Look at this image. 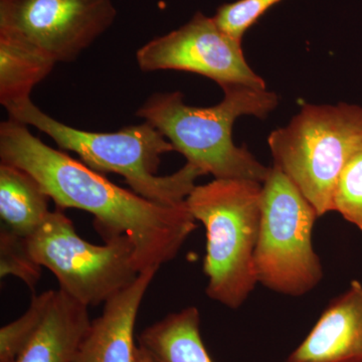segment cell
Wrapping results in <instances>:
<instances>
[{
    "label": "cell",
    "instance_id": "cell-1",
    "mask_svg": "<svg viewBox=\"0 0 362 362\" xmlns=\"http://www.w3.org/2000/svg\"><path fill=\"white\" fill-rule=\"evenodd\" d=\"M8 119L0 124V158L35 178L58 209L94 216L104 240L125 235L134 247L139 273L160 268L176 258L197 228L187 204L168 206L124 189L83 162L52 148Z\"/></svg>",
    "mask_w": 362,
    "mask_h": 362
},
{
    "label": "cell",
    "instance_id": "cell-2",
    "mask_svg": "<svg viewBox=\"0 0 362 362\" xmlns=\"http://www.w3.org/2000/svg\"><path fill=\"white\" fill-rule=\"evenodd\" d=\"M223 101L213 107L188 106L182 93H157L146 100L136 116L151 124L206 175L218 180H249L263 183L271 168L257 160L233 140V126L240 116L265 119L279 104L267 89L226 86Z\"/></svg>",
    "mask_w": 362,
    "mask_h": 362
},
{
    "label": "cell",
    "instance_id": "cell-3",
    "mask_svg": "<svg viewBox=\"0 0 362 362\" xmlns=\"http://www.w3.org/2000/svg\"><path fill=\"white\" fill-rule=\"evenodd\" d=\"M6 109L9 119L37 128L59 148L77 153L93 170L123 176L132 192L149 201L168 206L185 204L197 185L195 181L204 175L189 163L173 175H156L161 156L175 150L148 122L128 126L117 132H90L59 122L30 99Z\"/></svg>",
    "mask_w": 362,
    "mask_h": 362
},
{
    "label": "cell",
    "instance_id": "cell-4",
    "mask_svg": "<svg viewBox=\"0 0 362 362\" xmlns=\"http://www.w3.org/2000/svg\"><path fill=\"white\" fill-rule=\"evenodd\" d=\"M262 197L258 181L214 178L195 185L187 199L190 214L206 228V295L230 309L240 308L258 284L254 256Z\"/></svg>",
    "mask_w": 362,
    "mask_h": 362
},
{
    "label": "cell",
    "instance_id": "cell-5",
    "mask_svg": "<svg viewBox=\"0 0 362 362\" xmlns=\"http://www.w3.org/2000/svg\"><path fill=\"white\" fill-rule=\"evenodd\" d=\"M274 166L285 173L319 216L334 211L335 188L362 147V107L306 104L268 138Z\"/></svg>",
    "mask_w": 362,
    "mask_h": 362
},
{
    "label": "cell",
    "instance_id": "cell-6",
    "mask_svg": "<svg viewBox=\"0 0 362 362\" xmlns=\"http://www.w3.org/2000/svg\"><path fill=\"white\" fill-rule=\"evenodd\" d=\"M320 218L310 202L276 166L263 182L262 214L255 250L258 284L286 296L315 289L323 267L313 247L314 225Z\"/></svg>",
    "mask_w": 362,
    "mask_h": 362
},
{
    "label": "cell",
    "instance_id": "cell-7",
    "mask_svg": "<svg viewBox=\"0 0 362 362\" xmlns=\"http://www.w3.org/2000/svg\"><path fill=\"white\" fill-rule=\"evenodd\" d=\"M28 246L33 259L58 279L59 289L87 307L106 303L140 274L127 237L110 238L101 246L90 244L61 209L49 214L28 238Z\"/></svg>",
    "mask_w": 362,
    "mask_h": 362
},
{
    "label": "cell",
    "instance_id": "cell-8",
    "mask_svg": "<svg viewBox=\"0 0 362 362\" xmlns=\"http://www.w3.org/2000/svg\"><path fill=\"white\" fill-rule=\"evenodd\" d=\"M140 70L199 74L226 86L266 89V83L249 66L242 42L221 30L213 18L195 13L178 30L150 40L136 54Z\"/></svg>",
    "mask_w": 362,
    "mask_h": 362
},
{
    "label": "cell",
    "instance_id": "cell-9",
    "mask_svg": "<svg viewBox=\"0 0 362 362\" xmlns=\"http://www.w3.org/2000/svg\"><path fill=\"white\" fill-rule=\"evenodd\" d=\"M112 0H0V30L16 33L71 63L115 21Z\"/></svg>",
    "mask_w": 362,
    "mask_h": 362
},
{
    "label": "cell",
    "instance_id": "cell-10",
    "mask_svg": "<svg viewBox=\"0 0 362 362\" xmlns=\"http://www.w3.org/2000/svg\"><path fill=\"white\" fill-rule=\"evenodd\" d=\"M157 272H142L104 304L101 316L90 321L74 362H140L134 339L136 318Z\"/></svg>",
    "mask_w": 362,
    "mask_h": 362
},
{
    "label": "cell",
    "instance_id": "cell-11",
    "mask_svg": "<svg viewBox=\"0 0 362 362\" xmlns=\"http://www.w3.org/2000/svg\"><path fill=\"white\" fill-rule=\"evenodd\" d=\"M285 362H362V284L334 298Z\"/></svg>",
    "mask_w": 362,
    "mask_h": 362
},
{
    "label": "cell",
    "instance_id": "cell-12",
    "mask_svg": "<svg viewBox=\"0 0 362 362\" xmlns=\"http://www.w3.org/2000/svg\"><path fill=\"white\" fill-rule=\"evenodd\" d=\"M90 324L88 307L56 290L42 323L13 362H74Z\"/></svg>",
    "mask_w": 362,
    "mask_h": 362
},
{
    "label": "cell",
    "instance_id": "cell-13",
    "mask_svg": "<svg viewBox=\"0 0 362 362\" xmlns=\"http://www.w3.org/2000/svg\"><path fill=\"white\" fill-rule=\"evenodd\" d=\"M57 64L51 54L30 40L0 30V103L7 108L30 99L33 88Z\"/></svg>",
    "mask_w": 362,
    "mask_h": 362
},
{
    "label": "cell",
    "instance_id": "cell-14",
    "mask_svg": "<svg viewBox=\"0 0 362 362\" xmlns=\"http://www.w3.org/2000/svg\"><path fill=\"white\" fill-rule=\"evenodd\" d=\"M138 343L153 362H214L202 341L201 314L194 306L145 328Z\"/></svg>",
    "mask_w": 362,
    "mask_h": 362
},
{
    "label": "cell",
    "instance_id": "cell-15",
    "mask_svg": "<svg viewBox=\"0 0 362 362\" xmlns=\"http://www.w3.org/2000/svg\"><path fill=\"white\" fill-rule=\"evenodd\" d=\"M39 181L25 170L0 163V216L6 228L30 238L47 218L49 201Z\"/></svg>",
    "mask_w": 362,
    "mask_h": 362
},
{
    "label": "cell",
    "instance_id": "cell-16",
    "mask_svg": "<svg viewBox=\"0 0 362 362\" xmlns=\"http://www.w3.org/2000/svg\"><path fill=\"white\" fill-rule=\"evenodd\" d=\"M56 290H49L32 299L23 315L0 329V362H13L42 323Z\"/></svg>",
    "mask_w": 362,
    "mask_h": 362
},
{
    "label": "cell",
    "instance_id": "cell-17",
    "mask_svg": "<svg viewBox=\"0 0 362 362\" xmlns=\"http://www.w3.org/2000/svg\"><path fill=\"white\" fill-rule=\"evenodd\" d=\"M40 274L42 267L30 255L28 239L2 226L0 230V277L14 276L33 291L39 283Z\"/></svg>",
    "mask_w": 362,
    "mask_h": 362
},
{
    "label": "cell",
    "instance_id": "cell-18",
    "mask_svg": "<svg viewBox=\"0 0 362 362\" xmlns=\"http://www.w3.org/2000/svg\"><path fill=\"white\" fill-rule=\"evenodd\" d=\"M334 211L362 232V147L343 168L335 188Z\"/></svg>",
    "mask_w": 362,
    "mask_h": 362
},
{
    "label": "cell",
    "instance_id": "cell-19",
    "mask_svg": "<svg viewBox=\"0 0 362 362\" xmlns=\"http://www.w3.org/2000/svg\"><path fill=\"white\" fill-rule=\"evenodd\" d=\"M281 0H238L223 4L216 11L214 21L221 30L242 42L247 30Z\"/></svg>",
    "mask_w": 362,
    "mask_h": 362
},
{
    "label": "cell",
    "instance_id": "cell-20",
    "mask_svg": "<svg viewBox=\"0 0 362 362\" xmlns=\"http://www.w3.org/2000/svg\"><path fill=\"white\" fill-rule=\"evenodd\" d=\"M139 346V345H138ZM139 361L140 362H153L152 359L150 358L147 352L145 351L144 349H142L141 347L139 346Z\"/></svg>",
    "mask_w": 362,
    "mask_h": 362
}]
</instances>
